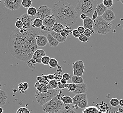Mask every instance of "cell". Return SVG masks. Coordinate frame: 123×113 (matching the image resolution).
Segmentation results:
<instances>
[{
    "mask_svg": "<svg viewBox=\"0 0 123 113\" xmlns=\"http://www.w3.org/2000/svg\"><path fill=\"white\" fill-rule=\"evenodd\" d=\"M52 10L57 23L64 26H72L76 24L78 19L79 15L76 8L66 1L60 0L55 3Z\"/></svg>",
    "mask_w": 123,
    "mask_h": 113,
    "instance_id": "obj_1",
    "label": "cell"
},
{
    "mask_svg": "<svg viewBox=\"0 0 123 113\" xmlns=\"http://www.w3.org/2000/svg\"><path fill=\"white\" fill-rule=\"evenodd\" d=\"M25 38V33L19 32V29L16 28L10 35L8 40V47L10 54L17 59L22 61L23 53Z\"/></svg>",
    "mask_w": 123,
    "mask_h": 113,
    "instance_id": "obj_2",
    "label": "cell"
},
{
    "mask_svg": "<svg viewBox=\"0 0 123 113\" xmlns=\"http://www.w3.org/2000/svg\"><path fill=\"white\" fill-rule=\"evenodd\" d=\"M113 26L111 22L105 21L102 16L98 17L94 21L93 29L95 33L102 35L110 33L112 29Z\"/></svg>",
    "mask_w": 123,
    "mask_h": 113,
    "instance_id": "obj_3",
    "label": "cell"
},
{
    "mask_svg": "<svg viewBox=\"0 0 123 113\" xmlns=\"http://www.w3.org/2000/svg\"><path fill=\"white\" fill-rule=\"evenodd\" d=\"M60 90L59 89L48 90L45 93H41L36 91L35 97L38 104L41 106H43L48 102L52 100L59 94Z\"/></svg>",
    "mask_w": 123,
    "mask_h": 113,
    "instance_id": "obj_4",
    "label": "cell"
},
{
    "mask_svg": "<svg viewBox=\"0 0 123 113\" xmlns=\"http://www.w3.org/2000/svg\"><path fill=\"white\" fill-rule=\"evenodd\" d=\"M64 104L56 97L43 106V110L47 113H57L61 111Z\"/></svg>",
    "mask_w": 123,
    "mask_h": 113,
    "instance_id": "obj_5",
    "label": "cell"
},
{
    "mask_svg": "<svg viewBox=\"0 0 123 113\" xmlns=\"http://www.w3.org/2000/svg\"><path fill=\"white\" fill-rule=\"evenodd\" d=\"M75 8L78 15H79L80 16L81 14H85L87 17L92 18L94 12H92L86 5L83 1V0H79L76 5Z\"/></svg>",
    "mask_w": 123,
    "mask_h": 113,
    "instance_id": "obj_6",
    "label": "cell"
},
{
    "mask_svg": "<svg viewBox=\"0 0 123 113\" xmlns=\"http://www.w3.org/2000/svg\"><path fill=\"white\" fill-rule=\"evenodd\" d=\"M52 14V10L46 5H41L38 8L36 18L44 20L47 17Z\"/></svg>",
    "mask_w": 123,
    "mask_h": 113,
    "instance_id": "obj_7",
    "label": "cell"
},
{
    "mask_svg": "<svg viewBox=\"0 0 123 113\" xmlns=\"http://www.w3.org/2000/svg\"><path fill=\"white\" fill-rule=\"evenodd\" d=\"M72 67L74 75L83 77L85 71V65L82 61H77L73 63Z\"/></svg>",
    "mask_w": 123,
    "mask_h": 113,
    "instance_id": "obj_8",
    "label": "cell"
},
{
    "mask_svg": "<svg viewBox=\"0 0 123 113\" xmlns=\"http://www.w3.org/2000/svg\"><path fill=\"white\" fill-rule=\"evenodd\" d=\"M34 19L35 18H33L32 17L27 14V13L22 14L20 17V19L24 24V27L23 28L27 30H29L31 28L32 23Z\"/></svg>",
    "mask_w": 123,
    "mask_h": 113,
    "instance_id": "obj_9",
    "label": "cell"
},
{
    "mask_svg": "<svg viewBox=\"0 0 123 113\" xmlns=\"http://www.w3.org/2000/svg\"><path fill=\"white\" fill-rule=\"evenodd\" d=\"M56 23L57 21L56 18L52 14L47 17L43 20V25L47 27L49 29H52L55 24Z\"/></svg>",
    "mask_w": 123,
    "mask_h": 113,
    "instance_id": "obj_10",
    "label": "cell"
},
{
    "mask_svg": "<svg viewBox=\"0 0 123 113\" xmlns=\"http://www.w3.org/2000/svg\"><path fill=\"white\" fill-rule=\"evenodd\" d=\"M103 18L105 21L111 22L116 18V16L114 11L111 9L107 10L102 16Z\"/></svg>",
    "mask_w": 123,
    "mask_h": 113,
    "instance_id": "obj_11",
    "label": "cell"
},
{
    "mask_svg": "<svg viewBox=\"0 0 123 113\" xmlns=\"http://www.w3.org/2000/svg\"><path fill=\"white\" fill-rule=\"evenodd\" d=\"M36 44L38 47H44L45 46L48 42L47 37L43 35H38L36 38Z\"/></svg>",
    "mask_w": 123,
    "mask_h": 113,
    "instance_id": "obj_12",
    "label": "cell"
},
{
    "mask_svg": "<svg viewBox=\"0 0 123 113\" xmlns=\"http://www.w3.org/2000/svg\"><path fill=\"white\" fill-rule=\"evenodd\" d=\"M87 85L84 83L82 84H77L76 90L74 92H72V93L75 95L77 94H86V92H87Z\"/></svg>",
    "mask_w": 123,
    "mask_h": 113,
    "instance_id": "obj_13",
    "label": "cell"
},
{
    "mask_svg": "<svg viewBox=\"0 0 123 113\" xmlns=\"http://www.w3.org/2000/svg\"><path fill=\"white\" fill-rule=\"evenodd\" d=\"M93 23L94 21L92 18L87 17L85 20L83 21V26L85 28V29H90L92 32V33H95L93 29Z\"/></svg>",
    "mask_w": 123,
    "mask_h": 113,
    "instance_id": "obj_14",
    "label": "cell"
},
{
    "mask_svg": "<svg viewBox=\"0 0 123 113\" xmlns=\"http://www.w3.org/2000/svg\"><path fill=\"white\" fill-rule=\"evenodd\" d=\"M35 87L38 92L41 93H45L48 90L47 85L44 83H40L39 82H36L35 85Z\"/></svg>",
    "mask_w": 123,
    "mask_h": 113,
    "instance_id": "obj_15",
    "label": "cell"
},
{
    "mask_svg": "<svg viewBox=\"0 0 123 113\" xmlns=\"http://www.w3.org/2000/svg\"><path fill=\"white\" fill-rule=\"evenodd\" d=\"M86 98H87V96L86 94H76L73 98V104L77 105L82 100Z\"/></svg>",
    "mask_w": 123,
    "mask_h": 113,
    "instance_id": "obj_16",
    "label": "cell"
},
{
    "mask_svg": "<svg viewBox=\"0 0 123 113\" xmlns=\"http://www.w3.org/2000/svg\"><path fill=\"white\" fill-rule=\"evenodd\" d=\"M47 38L48 40V42L49 44V45L51 47H57L59 45V42L56 40L54 37H53L50 33L48 34Z\"/></svg>",
    "mask_w": 123,
    "mask_h": 113,
    "instance_id": "obj_17",
    "label": "cell"
},
{
    "mask_svg": "<svg viewBox=\"0 0 123 113\" xmlns=\"http://www.w3.org/2000/svg\"><path fill=\"white\" fill-rule=\"evenodd\" d=\"M107 9V7H106L103 3H101L97 5L96 11L97 12L98 16L101 17Z\"/></svg>",
    "mask_w": 123,
    "mask_h": 113,
    "instance_id": "obj_18",
    "label": "cell"
},
{
    "mask_svg": "<svg viewBox=\"0 0 123 113\" xmlns=\"http://www.w3.org/2000/svg\"><path fill=\"white\" fill-rule=\"evenodd\" d=\"M8 98L7 93L4 90H0V105L4 106L6 103Z\"/></svg>",
    "mask_w": 123,
    "mask_h": 113,
    "instance_id": "obj_19",
    "label": "cell"
},
{
    "mask_svg": "<svg viewBox=\"0 0 123 113\" xmlns=\"http://www.w3.org/2000/svg\"><path fill=\"white\" fill-rule=\"evenodd\" d=\"M46 53L44 50L37 49L33 54L32 58L34 60H37L39 58H42L43 56H46Z\"/></svg>",
    "mask_w": 123,
    "mask_h": 113,
    "instance_id": "obj_20",
    "label": "cell"
},
{
    "mask_svg": "<svg viewBox=\"0 0 123 113\" xmlns=\"http://www.w3.org/2000/svg\"><path fill=\"white\" fill-rule=\"evenodd\" d=\"M53 37L58 40L59 43H63L66 41L67 39V38H64L62 36L60 33H57L55 32L54 31H52L50 33Z\"/></svg>",
    "mask_w": 123,
    "mask_h": 113,
    "instance_id": "obj_21",
    "label": "cell"
},
{
    "mask_svg": "<svg viewBox=\"0 0 123 113\" xmlns=\"http://www.w3.org/2000/svg\"><path fill=\"white\" fill-rule=\"evenodd\" d=\"M29 87V84L27 82H21L18 85V90L19 92L21 94L25 93Z\"/></svg>",
    "mask_w": 123,
    "mask_h": 113,
    "instance_id": "obj_22",
    "label": "cell"
},
{
    "mask_svg": "<svg viewBox=\"0 0 123 113\" xmlns=\"http://www.w3.org/2000/svg\"><path fill=\"white\" fill-rule=\"evenodd\" d=\"M43 25V21L38 18H35L33 20L31 27L34 28H40Z\"/></svg>",
    "mask_w": 123,
    "mask_h": 113,
    "instance_id": "obj_23",
    "label": "cell"
},
{
    "mask_svg": "<svg viewBox=\"0 0 123 113\" xmlns=\"http://www.w3.org/2000/svg\"><path fill=\"white\" fill-rule=\"evenodd\" d=\"M72 31L71 27L65 26V28L60 31V34L63 37L67 38L68 36H69L70 34H72Z\"/></svg>",
    "mask_w": 123,
    "mask_h": 113,
    "instance_id": "obj_24",
    "label": "cell"
},
{
    "mask_svg": "<svg viewBox=\"0 0 123 113\" xmlns=\"http://www.w3.org/2000/svg\"><path fill=\"white\" fill-rule=\"evenodd\" d=\"M4 5L8 9L13 11L14 7V0H4Z\"/></svg>",
    "mask_w": 123,
    "mask_h": 113,
    "instance_id": "obj_25",
    "label": "cell"
},
{
    "mask_svg": "<svg viewBox=\"0 0 123 113\" xmlns=\"http://www.w3.org/2000/svg\"><path fill=\"white\" fill-rule=\"evenodd\" d=\"M65 28V26L62 25V24L56 23L54 25L52 28V30L53 31L57 33H60V31L64 29Z\"/></svg>",
    "mask_w": 123,
    "mask_h": 113,
    "instance_id": "obj_26",
    "label": "cell"
},
{
    "mask_svg": "<svg viewBox=\"0 0 123 113\" xmlns=\"http://www.w3.org/2000/svg\"><path fill=\"white\" fill-rule=\"evenodd\" d=\"M71 81L73 83L77 84H80L84 83L83 79L82 77L78 76L73 75L71 78Z\"/></svg>",
    "mask_w": 123,
    "mask_h": 113,
    "instance_id": "obj_27",
    "label": "cell"
},
{
    "mask_svg": "<svg viewBox=\"0 0 123 113\" xmlns=\"http://www.w3.org/2000/svg\"><path fill=\"white\" fill-rule=\"evenodd\" d=\"M59 100H60L63 102V104L65 105L73 104V98H72V97L69 96H64L62 97Z\"/></svg>",
    "mask_w": 123,
    "mask_h": 113,
    "instance_id": "obj_28",
    "label": "cell"
},
{
    "mask_svg": "<svg viewBox=\"0 0 123 113\" xmlns=\"http://www.w3.org/2000/svg\"><path fill=\"white\" fill-rule=\"evenodd\" d=\"M59 86L57 80H50L49 84L47 85V87L48 90L55 89H57Z\"/></svg>",
    "mask_w": 123,
    "mask_h": 113,
    "instance_id": "obj_29",
    "label": "cell"
},
{
    "mask_svg": "<svg viewBox=\"0 0 123 113\" xmlns=\"http://www.w3.org/2000/svg\"><path fill=\"white\" fill-rule=\"evenodd\" d=\"M65 85V88H67L69 92H74L76 89V85L74 83L66 84Z\"/></svg>",
    "mask_w": 123,
    "mask_h": 113,
    "instance_id": "obj_30",
    "label": "cell"
},
{
    "mask_svg": "<svg viewBox=\"0 0 123 113\" xmlns=\"http://www.w3.org/2000/svg\"><path fill=\"white\" fill-rule=\"evenodd\" d=\"M78 107L83 109L87 108L88 106V99L87 98L83 99L80 102L78 105Z\"/></svg>",
    "mask_w": 123,
    "mask_h": 113,
    "instance_id": "obj_31",
    "label": "cell"
},
{
    "mask_svg": "<svg viewBox=\"0 0 123 113\" xmlns=\"http://www.w3.org/2000/svg\"><path fill=\"white\" fill-rule=\"evenodd\" d=\"M37 13V10L34 7H31L29 8L27 11V14L31 17H33L36 15Z\"/></svg>",
    "mask_w": 123,
    "mask_h": 113,
    "instance_id": "obj_32",
    "label": "cell"
},
{
    "mask_svg": "<svg viewBox=\"0 0 123 113\" xmlns=\"http://www.w3.org/2000/svg\"><path fill=\"white\" fill-rule=\"evenodd\" d=\"M37 79L39 82L40 83H44L47 85L49 84V83L50 81V80H49L47 78L46 76H44L42 77L38 76Z\"/></svg>",
    "mask_w": 123,
    "mask_h": 113,
    "instance_id": "obj_33",
    "label": "cell"
},
{
    "mask_svg": "<svg viewBox=\"0 0 123 113\" xmlns=\"http://www.w3.org/2000/svg\"><path fill=\"white\" fill-rule=\"evenodd\" d=\"M32 4V2L31 0H22L21 5L25 7L28 8L31 7V5Z\"/></svg>",
    "mask_w": 123,
    "mask_h": 113,
    "instance_id": "obj_34",
    "label": "cell"
},
{
    "mask_svg": "<svg viewBox=\"0 0 123 113\" xmlns=\"http://www.w3.org/2000/svg\"><path fill=\"white\" fill-rule=\"evenodd\" d=\"M36 63H37L36 60L33 59L32 58L30 60L26 62L27 65L31 69L35 68Z\"/></svg>",
    "mask_w": 123,
    "mask_h": 113,
    "instance_id": "obj_35",
    "label": "cell"
},
{
    "mask_svg": "<svg viewBox=\"0 0 123 113\" xmlns=\"http://www.w3.org/2000/svg\"><path fill=\"white\" fill-rule=\"evenodd\" d=\"M119 101L118 99L116 98H113L110 100V104L112 107H116L119 105Z\"/></svg>",
    "mask_w": 123,
    "mask_h": 113,
    "instance_id": "obj_36",
    "label": "cell"
},
{
    "mask_svg": "<svg viewBox=\"0 0 123 113\" xmlns=\"http://www.w3.org/2000/svg\"><path fill=\"white\" fill-rule=\"evenodd\" d=\"M58 62L57 60L54 58H51L49 63V65L52 68H56L58 65Z\"/></svg>",
    "mask_w": 123,
    "mask_h": 113,
    "instance_id": "obj_37",
    "label": "cell"
},
{
    "mask_svg": "<svg viewBox=\"0 0 123 113\" xmlns=\"http://www.w3.org/2000/svg\"><path fill=\"white\" fill-rule=\"evenodd\" d=\"M102 3L107 8L111 7L114 5V1L113 0H104Z\"/></svg>",
    "mask_w": 123,
    "mask_h": 113,
    "instance_id": "obj_38",
    "label": "cell"
},
{
    "mask_svg": "<svg viewBox=\"0 0 123 113\" xmlns=\"http://www.w3.org/2000/svg\"><path fill=\"white\" fill-rule=\"evenodd\" d=\"M50 59H51L50 57L48 56H43L42 58V63L43 64L47 65L48 64H49Z\"/></svg>",
    "mask_w": 123,
    "mask_h": 113,
    "instance_id": "obj_39",
    "label": "cell"
},
{
    "mask_svg": "<svg viewBox=\"0 0 123 113\" xmlns=\"http://www.w3.org/2000/svg\"><path fill=\"white\" fill-rule=\"evenodd\" d=\"M14 0V11H15L18 9L22 3V1L21 0Z\"/></svg>",
    "mask_w": 123,
    "mask_h": 113,
    "instance_id": "obj_40",
    "label": "cell"
},
{
    "mask_svg": "<svg viewBox=\"0 0 123 113\" xmlns=\"http://www.w3.org/2000/svg\"><path fill=\"white\" fill-rule=\"evenodd\" d=\"M18 21L16 22L15 23V26L17 28L20 29L21 28H22L24 27V24L22 23V22L20 20V18H17Z\"/></svg>",
    "mask_w": 123,
    "mask_h": 113,
    "instance_id": "obj_41",
    "label": "cell"
},
{
    "mask_svg": "<svg viewBox=\"0 0 123 113\" xmlns=\"http://www.w3.org/2000/svg\"><path fill=\"white\" fill-rule=\"evenodd\" d=\"M16 113H30V112L26 107H21L17 110Z\"/></svg>",
    "mask_w": 123,
    "mask_h": 113,
    "instance_id": "obj_42",
    "label": "cell"
},
{
    "mask_svg": "<svg viewBox=\"0 0 123 113\" xmlns=\"http://www.w3.org/2000/svg\"><path fill=\"white\" fill-rule=\"evenodd\" d=\"M78 39L81 42H88L89 41L88 38H87L86 36L84 34H81L80 37Z\"/></svg>",
    "mask_w": 123,
    "mask_h": 113,
    "instance_id": "obj_43",
    "label": "cell"
},
{
    "mask_svg": "<svg viewBox=\"0 0 123 113\" xmlns=\"http://www.w3.org/2000/svg\"><path fill=\"white\" fill-rule=\"evenodd\" d=\"M72 35L74 37L79 38L81 35V34L78 31L77 29H74L72 31Z\"/></svg>",
    "mask_w": 123,
    "mask_h": 113,
    "instance_id": "obj_44",
    "label": "cell"
},
{
    "mask_svg": "<svg viewBox=\"0 0 123 113\" xmlns=\"http://www.w3.org/2000/svg\"><path fill=\"white\" fill-rule=\"evenodd\" d=\"M92 32L91 31V30L90 29H86L84 33V34L86 36L87 38H90L91 36L92 35Z\"/></svg>",
    "mask_w": 123,
    "mask_h": 113,
    "instance_id": "obj_45",
    "label": "cell"
},
{
    "mask_svg": "<svg viewBox=\"0 0 123 113\" xmlns=\"http://www.w3.org/2000/svg\"><path fill=\"white\" fill-rule=\"evenodd\" d=\"M41 30H42V31L43 34H46L48 32L50 31V29L48 28L47 27L43 25L40 28Z\"/></svg>",
    "mask_w": 123,
    "mask_h": 113,
    "instance_id": "obj_46",
    "label": "cell"
},
{
    "mask_svg": "<svg viewBox=\"0 0 123 113\" xmlns=\"http://www.w3.org/2000/svg\"><path fill=\"white\" fill-rule=\"evenodd\" d=\"M77 29L78 31L80 32V34H84V32H85L86 30L85 28H84V27L82 26L78 27Z\"/></svg>",
    "mask_w": 123,
    "mask_h": 113,
    "instance_id": "obj_47",
    "label": "cell"
},
{
    "mask_svg": "<svg viewBox=\"0 0 123 113\" xmlns=\"http://www.w3.org/2000/svg\"><path fill=\"white\" fill-rule=\"evenodd\" d=\"M62 77L63 78L66 79L67 81H68L70 79V75L69 74V73H64L62 75Z\"/></svg>",
    "mask_w": 123,
    "mask_h": 113,
    "instance_id": "obj_48",
    "label": "cell"
},
{
    "mask_svg": "<svg viewBox=\"0 0 123 113\" xmlns=\"http://www.w3.org/2000/svg\"><path fill=\"white\" fill-rule=\"evenodd\" d=\"M61 113H77L76 111H74V110L72 109H69V110L64 109L62 111Z\"/></svg>",
    "mask_w": 123,
    "mask_h": 113,
    "instance_id": "obj_49",
    "label": "cell"
},
{
    "mask_svg": "<svg viewBox=\"0 0 123 113\" xmlns=\"http://www.w3.org/2000/svg\"><path fill=\"white\" fill-rule=\"evenodd\" d=\"M98 17L99 16H98V15L97 12L95 11L94 12V13H93V14L92 15V19L93 21H95L96 19H97V17Z\"/></svg>",
    "mask_w": 123,
    "mask_h": 113,
    "instance_id": "obj_50",
    "label": "cell"
},
{
    "mask_svg": "<svg viewBox=\"0 0 123 113\" xmlns=\"http://www.w3.org/2000/svg\"><path fill=\"white\" fill-rule=\"evenodd\" d=\"M46 76H47L48 79L50 80H53L55 78V76L54 75L51 74L47 75H46Z\"/></svg>",
    "mask_w": 123,
    "mask_h": 113,
    "instance_id": "obj_51",
    "label": "cell"
},
{
    "mask_svg": "<svg viewBox=\"0 0 123 113\" xmlns=\"http://www.w3.org/2000/svg\"><path fill=\"white\" fill-rule=\"evenodd\" d=\"M80 17V19H82V20H83H83H85V19L86 18V17H87V16H86L85 14H81Z\"/></svg>",
    "mask_w": 123,
    "mask_h": 113,
    "instance_id": "obj_52",
    "label": "cell"
},
{
    "mask_svg": "<svg viewBox=\"0 0 123 113\" xmlns=\"http://www.w3.org/2000/svg\"><path fill=\"white\" fill-rule=\"evenodd\" d=\"M60 81H61L62 84H63V85H66V84H67V81L66 79L63 78Z\"/></svg>",
    "mask_w": 123,
    "mask_h": 113,
    "instance_id": "obj_53",
    "label": "cell"
},
{
    "mask_svg": "<svg viewBox=\"0 0 123 113\" xmlns=\"http://www.w3.org/2000/svg\"><path fill=\"white\" fill-rule=\"evenodd\" d=\"M65 85H63V84H62L61 85H59L58 87L59 88V89L60 90H62L63 89L65 88Z\"/></svg>",
    "mask_w": 123,
    "mask_h": 113,
    "instance_id": "obj_54",
    "label": "cell"
},
{
    "mask_svg": "<svg viewBox=\"0 0 123 113\" xmlns=\"http://www.w3.org/2000/svg\"><path fill=\"white\" fill-rule=\"evenodd\" d=\"M42 58H38L37 60H36V63L39 64H42Z\"/></svg>",
    "mask_w": 123,
    "mask_h": 113,
    "instance_id": "obj_55",
    "label": "cell"
},
{
    "mask_svg": "<svg viewBox=\"0 0 123 113\" xmlns=\"http://www.w3.org/2000/svg\"><path fill=\"white\" fill-rule=\"evenodd\" d=\"M119 104L120 106L123 107V99H121L119 101Z\"/></svg>",
    "mask_w": 123,
    "mask_h": 113,
    "instance_id": "obj_56",
    "label": "cell"
},
{
    "mask_svg": "<svg viewBox=\"0 0 123 113\" xmlns=\"http://www.w3.org/2000/svg\"><path fill=\"white\" fill-rule=\"evenodd\" d=\"M69 109H70V106L69 105H66L65 106V109H66V110H69Z\"/></svg>",
    "mask_w": 123,
    "mask_h": 113,
    "instance_id": "obj_57",
    "label": "cell"
},
{
    "mask_svg": "<svg viewBox=\"0 0 123 113\" xmlns=\"http://www.w3.org/2000/svg\"><path fill=\"white\" fill-rule=\"evenodd\" d=\"M118 111L120 112V113H123V108H119L118 109Z\"/></svg>",
    "mask_w": 123,
    "mask_h": 113,
    "instance_id": "obj_58",
    "label": "cell"
},
{
    "mask_svg": "<svg viewBox=\"0 0 123 113\" xmlns=\"http://www.w3.org/2000/svg\"><path fill=\"white\" fill-rule=\"evenodd\" d=\"M0 113H3L4 109L2 107H0Z\"/></svg>",
    "mask_w": 123,
    "mask_h": 113,
    "instance_id": "obj_59",
    "label": "cell"
},
{
    "mask_svg": "<svg viewBox=\"0 0 123 113\" xmlns=\"http://www.w3.org/2000/svg\"><path fill=\"white\" fill-rule=\"evenodd\" d=\"M118 1H120L122 3V4H123V0H118Z\"/></svg>",
    "mask_w": 123,
    "mask_h": 113,
    "instance_id": "obj_60",
    "label": "cell"
},
{
    "mask_svg": "<svg viewBox=\"0 0 123 113\" xmlns=\"http://www.w3.org/2000/svg\"><path fill=\"white\" fill-rule=\"evenodd\" d=\"M116 113H120V112H119V111H117V112H116Z\"/></svg>",
    "mask_w": 123,
    "mask_h": 113,
    "instance_id": "obj_61",
    "label": "cell"
}]
</instances>
